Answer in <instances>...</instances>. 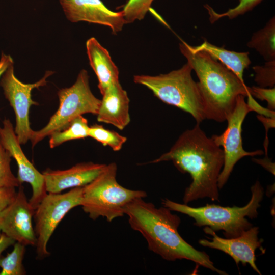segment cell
Returning a JSON list of instances; mask_svg holds the SVG:
<instances>
[{"mask_svg": "<svg viewBox=\"0 0 275 275\" xmlns=\"http://www.w3.org/2000/svg\"><path fill=\"white\" fill-rule=\"evenodd\" d=\"M168 161L191 178L184 193V204L205 198L219 202L218 179L224 166L223 151L200 124L183 132L169 151L151 163Z\"/></svg>", "mask_w": 275, "mask_h": 275, "instance_id": "1", "label": "cell"}, {"mask_svg": "<svg viewBox=\"0 0 275 275\" xmlns=\"http://www.w3.org/2000/svg\"><path fill=\"white\" fill-rule=\"evenodd\" d=\"M143 199L128 203L124 214L128 217L130 227L146 239L151 251L167 261L186 259L221 275L227 274L214 266L207 253L197 250L181 237L178 230L181 219L177 215Z\"/></svg>", "mask_w": 275, "mask_h": 275, "instance_id": "2", "label": "cell"}, {"mask_svg": "<svg viewBox=\"0 0 275 275\" xmlns=\"http://www.w3.org/2000/svg\"><path fill=\"white\" fill-rule=\"evenodd\" d=\"M179 49L198 78L206 119L225 121L234 109L238 96L246 97L250 87L204 50L183 41L179 43Z\"/></svg>", "mask_w": 275, "mask_h": 275, "instance_id": "3", "label": "cell"}, {"mask_svg": "<svg viewBox=\"0 0 275 275\" xmlns=\"http://www.w3.org/2000/svg\"><path fill=\"white\" fill-rule=\"evenodd\" d=\"M251 198L243 207H224L207 204L204 206L193 207L167 198L162 200V204L171 211L191 217L196 226H207L215 232L222 230L225 238H234L253 226L246 217L254 219L258 216V210L263 198L264 189L257 180L251 186Z\"/></svg>", "mask_w": 275, "mask_h": 275, "instance_id": "4", "label": "cell"}, {"mask_svg": "<svg viewBox=\"0 0 275 275\" xmlns=\"http://www.w3.org/2000/svg\"><path fill=\"white\" fill-rule=\"evenodd\" d=\"M117 172L116 163L106 164L93 180L83 186L80 206L92 219L102 217L111 222L124 215V209L130 202L147 197L145 191L131 190L121 185L116 179Z\"/></svg>", "mask_w": 275, "mask_h": 275, "instance_id": "5", "label": "cell"}, {"mask_svg": "<svg viewBox=\"0 0 275 275\" xmlns=\"http://www.w3.org/2000/svg\"><path fill=\"white\" fill-rule=\"evenodd\" d=\"M187 62L180 68L156 76L138 75L133 81L150 89L164 103L190 114L197 123L206 119L203 99Z\"/></svg>", "mask_w": 275, "mask_h": 275, "instance_id": "6", "label": "cell"}, {"mask_svg": "<svg viewBox=\"0 0 275 275\" xmlns=\"http://www.w3.org/2000/svg\"><path fill=\"white\" fill-rule=\"evenodd\" d=\"M59 105L47 124L33 131L30 141L33 147L54 132L66 128L77 117L86 114L97 115L101 100L92 92L88 72L81 70L74 84L58 92Z\"/></svg>", "mask_w": 275, "mask_h": 275, "instance_id": "7", "label": "cell"}, {"mask_svg": "<svg viewBox=\"0 0 275 275\" xmlns=\"http://www.w3.org/2000/svg\"><path fill=\"white\" fill-rule=\"evenodd\" d=\"M83 186L71 188L65 193H47L35 209L33 218L37 241V257H47L48 242L58 225L71 209L80 206Z\"/></svg>", "mask_w": 275, "mask_h": 275, "instance_id": "8", "label": "cell"}, {"mask_svg": "<svg viewBox=\"0 0 275 275\" xmlns=\"http://www.w3.org/2000/svg\"><path fill=\"white\" fill-rule=\"evenodd\" d=\"M53 73L52 71H47L37 82L24 84L15 76L14 62H12L1 76L0 86L14 112L16 119L14 130L21 145L25 144L30 140L34 131L30 126L29 112L32 105H38V103L32 99V91L35 88L45 86L47 78Z\"/></svg>", "mask_w": 275, "mask_h": 275, "instance_id": "9", "label": "cell"}, {"mask_svg": "<svg viewBox=\"0 0 275 275\" xmlns=\"http://www.w3.org/2000/svg\"><path fill=\"white\" fill-rule=\"evenodd\" d=\"M243 95L238 96L232 113L226 119L227 126L220 135H213L211 138L215 143L222 147L224 162L218 179V187L221 189L227 182L236 163L245 156L262 155L261 150L248 152L242 145V126L246 115L251 112Z\"/></svg>", "mask_w": 275, "mask_h": 275, "instance_id": "10", "label": "cell"}, {"mask_svg": "<svg viewBox=\"0 0 275 275\" xmlns=\"http://www.w3.org/2000/svg\"><path fill=\"white\" fill-rule=\"evenodd\" d=\"M0 137L5 148L9 152L17 163V178L21 185L29 183L32 188V195L29 202L34 209L47 194L43 175L39 172L28 159L21 147L14 128L10 120L5 119L0 126Z\"/></svg>", "mask_w": 275, "mask_h": 275, "instance_id": "11", "label": "cell"}, {"mask_svg": "<svg viewBox=\"0 0 275 275\" xmlns=\"http://www.w3.org/2000/svg\"><path fill=\"white\" fill-rule=\"evenodd\" d=\"M34 212L23 186L19 185L15 200L0 215V233L25 246H35L37 238L32 222Z\"/></svg>", "mask_w": 275, "mask_h": 275, "instance_id": "12", "label": "cell"}, {"mask_svg": "<svg viewBox=\"0 0 275 275\" xmlns=\"http://www.w3.org/2000/svg\"><path fill=\"white\" fill-rule=\"evenodd\" d=\"M204 232L212 236L210 240L200 239V245L218 250L231 257L238 265L249 264L258 273L261 274L256 264L255 252L261 247L262 240L259 239L258 227H252L243 232L239 236L227 238L218 236L215 232L207 226L203 229Z\"/></svg>", "mask_w": 275, "mask_h": 275, "instance_id": "13", "label": "cell"}, {"mask_svg": "<svg viewBox=\"0 0 275 275\" xmlns=\"http://www.w3.org/2000/svg\"><path fill=\"white\" fill-rule=\"evenodd\" d=\"M67 19L71 22L85 21L111 28L116 34L125 20L121 11L108 9L101 0H58Z\"/></svg>", "mask_w": 275, "mask_h": 275, "instance_id": "14", "label": "cell"}, {"mask_svg": "<svg viewBox=\"0 0 275 275\" xmlns=\"http://www.w3.org/2000/svg\"><path fill=\"white\" fill-rule=\"evenodd\" d=\"M106 164L80 162L66 170L47 169L43 175L47 193H61L68 188L84 186L93 180Z\"/></svg>", "mask_w": 275, "mask_h": 275, "instance_id": "15", "label": "cell"}, {"mask_svg": "<svg viewBox=\"0 0 275 275\" xmlns=\"http://www.w3.org/2000/svg\"><path fill=\"white\" fill-rule=\"evenodd\" d=\"M102 95L97 114L98 122L123 130L130 122V100L119 81L111 84Z\"/></svg>", "mask_w": 275, "mask_h": 275, "instance_id": "16", "label": "cell"}, {"mask_svg": "<svg viewBox=\"0 0 275 275\" xmlns=\"http://www.w3.org/2000/svg\"><path fill=\"white\" fill-rule=\"evenodd\" d=\"M90 65L98 80V87L101 94L112 84L119 81V70L106 49L94 37L86 43Z\"/></svg>", "mask_w": 275, "mask_h": 275, "instance_id": "17", "label": "cell"}, {"mask_svg": "<svg viewBox=\"0 0 275 275\" xmlns=\"http://www.w3.org/2000/svg\"><path fill=\"white\" fill-rule=\"evenodd\" d=\"M194 47L197 49L203 50L207 52L213 59L232 71L241 80L244 81V71L251 63L249 52L229 50L205 40L200 45Z\"/></svg>", "mask_w": 275, "mask_h": 275, "instance_id": "18", "label": "cell"}, {"mask_svg": "<svg viewBox=\"0 0 275 275\" xmlns=\"http://www.w3.org/2000/svg\"><path fill=\"white\" fill-rule=\"evenodd\" d=\"M266 61L275 60V18H271L262 29L254 33L247 43Z\"/></svg>", "mask_w": 275, "mask_h": 275, "instance_id": "19", "label": "cell"}, {"mask_svg": "<svg viewBox=\"0 0 275 275\" xmlns=\"http://www.w3.org/2000/svg\"><path fill=\"white\" fill-rule=\"evenodd\" d=\"M89 127L85 118L82 116L77 117L66 128L49 136L50 148H54L69 141L89 137Z\"/></svg>", "mask_w": 275, "mask_h": 275, "instance_id": "20", "label": "cell"}, {"mask_svg": "<svg viewBox=\"0 0 275 275\" xmlns=\"http://www.w3.org/2000/svg\"><path fill=\"white\" fill-rule=\"evenodd\" d=\"M25 245L15 242L13 249L0 260V275H24L26 271L23 265Z\"/></svg>", "mask_w": 275, "mask_h": 275, "instance_id": "21", "label": "cell"}, {"mask_svg": "<svg viewBox=\"0 0 275 275\" xmlns=\"http://www.w3.org/2000/svg\"><path fill=\"white\" fill-rule=\"evenodd\" d=\"M89 137L94 139L104 146L110 147L115 151L120 150L127 141L126 137L97 124L90 126Z\"/></svg>", "mask_w": 275, "mask_h": 275, "instance_id": "22", "label": "cell"}, {"mask_svg": "<svg viewBox=\"0 0 275 275\" xmlns=\"http://www.w3.org/2000/svg\"><path fill=\"white\" fill-rule=\"evenodd\" d=\"M154 0H128L121 11L125 24L143 19Z\"/></svg>", "mask_w": 275, "mask_h": 275, "instance_id": "23", "label": "cell"}, {"mask_svg": "<svg viewBox=\"0 0 275 275\" xmlns=\"http://www.w3.org/2000/svg\"><path fill=\"white\" fill-rule=\"evenodd\" d=\"M12 156L4 146L0 137V186L19 187L17 177L11 169Z\"/></svg>", "mask_w": 275, "mask_h": 275, "instance_id": "24", "label": "cell"}, {"mask_svg": "<svg viewBox=\"0 0 275 275\" xmlns=\"http://www.w3.org/2000/svg\"><path fill=\"white\" fill-rule=\"evenodd\" d=\"M262 0H239L238 4L233 8L230 9L226 12L219 14L209 5H205L209 15V20L211 23H214L219 19L227 17L230 19L243 15L246 12L252 10L255 6L261 2Z\"/></svg>", "mask_w": 275, "mask_h": 275, "instance_id": "25", "label": "cell"}, {"mask_svg": "<svg viewBox=\"0 0 275 275\" xmlns=\"http://www.w3.org/2000/svg\"><path fill=\"white\" fill-rule=\"evenodd\" d=\"M252 69L255 72L254 80L262 88H273L275 85V60L266 61L264 65H256Z\"/></svg>", "mask_w": 275, "mask_h": 275, "instance_id": "26", "label": "cell"}, {"mask_svg": "<svg viewBox=\"0 0 275 275\" xmlns=\"http://www.w3.org/2000/svg\"><path fill=\"white\" fill-rule=\"evenodd\" d=\"M250 93L252 96L255 97L261 101H266L267 108L274 111L275 109V88H262L253 86L250 87Z\"/></svg>", "mask_w": 275, "mask_h": 275, "instance_id": "27", "label": "cell"}, {"mask_svg": "<svg viewBox=\"0 0 275 275\" xmlns=\"http://www.w3.org/2000/svg\"><path fill=\"white\" fill-rule=\"evenodd\" d=\"M15 188L0 186V215L15 200L17 194Z\"/></svg>", "mask_w": 275, "mask_h": 275, "instance_id": "28", "label": "cell"}, {"mask_svg": "<svg viewBox=\"0 0 275 275\" xmlns=\"http://www.w3.org/2000/svg\"><path fill=\"white\" fill-rule=\"evenodd\" d=\"M246 97V104L251 112L254 111L259 115L275 118L274 111L263 107L257 101L255 100L253 96H252L250 93H249Z\"/></svg>", "mask_w": 275, "mask_h": 275, "instance_id": "29", "label": "cell"}, {"mask_svg": "<svg viewBox=\"0 0 275 275\" xmlns=\"http://www.w3.org/2000/svg\"><path fill=\"white\" fill-rule=\"evenodd\" d=\"M257 119L262 123L265 130V139L264 141V148L265 149V156L267 155L268 147L269 144V140L268 139V132L270 128H274L275 127V118L265 117L262 115H258Z\"/></svg>", "mask_w": 275, "mask_h": 275, "instance_id": "30", "label": "cell"}, {"mask_svg": "<svg viewBox=\"0 0 275 275\" xmlns=\"http://www.w3.org/2000/svg\"><path fill=\"white\" fill-rule=\"evenodd\" d=\"M252 160L254 162L261 166L267 171L274 175V163L271 161V159L269 158L268 156H265L262 159L253 158Z\"/></svg>", "mask_w": 275, "mask_h": 275, "instance_id": "31", "label": "cell"}, {"mask_svg": "<svg viewBox=\"0 0 275 275\" xmlns=\"http://www.w3.org/2000/svg\"><path fill=\"white\" fill-rule=\"evenodd\" d=\"M15 241L4 233H0V260L3 251L15 243Z\"/></svg>", "mask_w": 275, "mask_h": 275, "instance_id": "32", "label": "cell"}, {"mask_svg": "<svg viewBox=\"0 0 275 275\" xmlns=\"http://www.w3.org/2000/svg\"><path fill=\"white\" fill-rule=\"evenodd\" d=\"M13 60L10 55L2 52L0 58V78L8 66Z\"/></svg>", "mask_w": 275, "mask_h": 275, "instance_id": "33", "label": "cell"}]
</instances>
